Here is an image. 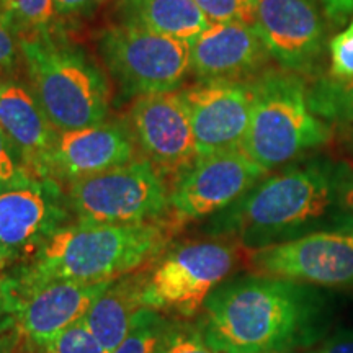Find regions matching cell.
<instances>
[{
	"label": "cell",
	"mask_w": 353,
	"mask_h": 353,
	"mask_svg": "<svg viewBox=\"0 0 353 353\" xmlns=\"http://www.w3.org/2000/svg\"><path fill=\"white\" fill-rule=\"evenodd\" d=\"M123 23L183 41H195L211 25L193 0H120Z\"/></svg>",
	"instance_id": "20"
},
{
	"label": "cell",
	"mask_w": 353,
	"mask_h": 353,
	"mask_svg": "<svg viewBox=\"0 0 353 353\" xmlns=\"http://www.w3.org/2000/svg\"><path fill=\"white\" fill-rule=\"evenodd\" d=\"M10 309H8V303L6 299V294H3L2 288H0V325L6 322L8 317H10Z\"/></svg>",
	"instance_id": "35"
},
{
	"label": "cell",
	"mask_w": 353,
	"mask_h": 353,
	"mask_svg": "<svg viewBox=\"0 0 353 353\" xmlns=\"http://www.w3.org/2000/svg\"><path fill=\"white\" fill-rule=\"evenodd\" d=\"M110 283L112 281L81 283L64 280L33 290L15 291L0 280V288L21 334L41 353L57 334L87 314Z\"/></svg>",
	"instance_id": "14"
},
{
	"label": "cell",
	"mask_w": 353,
	"mask_h": 353,
	"mask_svg": "<svg viewBox=\"0 0 353 353\" xmlns=\"http://www.w3.org/2000/svg\"><path fill=\"white\" fill-rule=\"evenodd\" d=\"M182 229L172 216L134 224L74 223L52 234L23 263L2 272L10 290H33L54 281H114L156 263Z\"/></svg>",
	"instance_id": "2"
},
{
	"label": "cell",
	"mask_w": 353,
	"mask_h": 353,
	"mask_svg": "<svg viewBox=\"0 0 353 353\" xmlns=\"http://www.w3.org/2000/svg\"><path fill=\"white\" fill-rule=\"evenodd\" d=\"M267 353H293V352H267Z\"/></svg>",
	"instance_id": "37"
},
{
	"label": "cell",
	"mask_w": 353,
	"mask_h": 353,
	"mask_svg": "<svg viewBox=\"0 0 353 353\" xmlns=\"http://www.w3.org/2000/svg\"><path fill=\"white\" fill-rule=\"evenodd\" d=\"M134 143L162 175L185 174L198 161L192 120L182 92L141 95L130 112Z\"/></svg>",
	"instance_id": "12"
},
{
	"label": "cell",
	"mask_w": 353,
	"mask_h": 353,
	"mask_svg": "<svg viewBox=\"0 0 353 353\" xmlns=\"http://www.w3.org/2000/svg\"><path fill=\"white\" fill-rule=\"evenodd\" d=\"M0 15L20 38L34 37L48 32L54 17V0H0Z\"/></svg>",
	"instance_id": "22"
},
{
	"label": "cell",
	"mask_w": 353,
	"mask_h": 353,
	"mask_svg": "<svg viewBox=\"0 0 353 353\" xmlns=\"http://www.w3.org/2000/svg\"><path fill=\"white\" fill-rule=\"evenodd\" d=\"M254 26L285 70L312 74L321 65L325 26L316 0H255Z\"/></svg>",
	"instance_id": "13"
},
{
	"label": "cell",
	"mask_w": 353,
	"mask_h": 353,
	"mask_svg": "<svg viewBox=\"0 0 353 353\" xmlns=\"http://www.w3.org/2000/svg\"><path fill=\"white\" fill-rule=\"evenodd\" d=\"M152 267L154 263L112 281L82 317L83 324L108 353L123 342L132 317L144 307V291Z\"/></svg>",
	"instance_id": "19"
},
{
	"label": "cell",
	"mask_w": 353,
	"mask_h": 353,
	"mask_svg": "<svg viewBox=\"0 0 353 353\" xmlns=\"http://www.w3.org/2000/svg\"><path fill=\"white\" fill-rule=\"evenodd\" d=\"M20 43H17L15 32L6 17L0 15V70L7 72L17 63Z\"/></svg>",
	"instance_id": "30"
},
{
	"label": "cell",
	"mask_w": 353,
	"mask_h": 353,
	"mask_svg": "<svg viewBox=\"0 0 353 353\" xmlns=\"http://www.w3.org/2000/svg\"><path fill=\"white\" fill-rule=\"evenodd\" d=\"M268 51L254 25L211 23L192 41V70L201 81H239L267 63Z\"/></svg>",
	"instance_id": "17"
},
{
	"label": "cell",
	"mask_w": 353,
	"mask_h": 353,
	"mask_svg": "<svg viewBox=\"0 0 353 353\" xmlns=\"http://www.w3.org/2000/svg\"><path fill=\"white\" fill-rule=\"evenodd\" d=\"M0 353H39L26 341L13 316L0 325Z\"/></svg>",
	"instance_id": "29"
},
{
	"label": "cell",
	"mask_w": 353,
	"mask_h": 353,
	"mask_svg": "<svg viewBox=\"0 0 353 353\" xmlns=\"http://www.w3.org/2000/svg\"><path fill=\"white\" fill-rule=\"evenodd\" d=\"M100 2L101 0H54V15H76Z\"/></svg>",
	"instance_id": "33"
},
{
	"label": "cell",
	"mask_w": 353,
	"mask_h": 353,
	"mask_svg": "<svg viewBox=\"0 0 353 353\" xmlns=\"http://www.w3.org/2000/svg\"><path fill=\"white\" fill-rule=\"evenodd\" d=\"M307 97L312 112L324 121L353 126V79L319 77L307 88Z\"/></svg>",
	"instance_id": "21"
},
{
	"label": "cell",
	"mask_w": 353,
	"mask_h": 353,
	"mask_svg": "<svg viewBox=\"0 0 353 353\" xmlns=\"http://www.w3.org/2000/svg\"><path fill=\"white\" fill-rule=\"evenodd\" d=\"M170 190L148 159L68 183L65 200L77 223L134 224L169 216Z\"/></svg>",
	"instance_id": "7"
},
{
	"label": "cell",
	"mask_w": 353,
	"mask_h": 353,
	"mask_svg": "<svg viewBox=\"0 0 353 353\" xmlns=\"http://www.w3.org/2000/svg\"><path fill=\"white\" fill-rule=\"evenodd\" d=\"M157 353H219L205 342L200 329L193 325L174 322L167 325Z\"/></svg>",
	"instance_id": "25"
},
{
	"label": "cell",
	"mask_w": 353,
	"mask_h": 353,
	"mask_svg": "<svg viewBox=\"0 0 353 353\" xmlns=\"http://www.w3.org/2000/svg\"><path fill=\"white\" fill-rule=\"evenodd\" d=\"M321 6L334 23H343L353 15V0H321Z\"/></svg>",
	"instance_id": "32"
},
{
	"label": "cell",
	"mask_w": 353,
	"mask_h": 353,
	"mask_svg": "<svg viewBox=\"0 0 353 353\" xmlns=\"http://www.w3.org/2000/svg\"><path fill=\"white\" fill-rule=\"evenodd\" d=\"M245 249L229 237L193 241L167 250L154 263L144 307L180 319L201 311L206 298L242 263Z\"/></svg>",
	"instance_id": "6"
},
{
	"label": "cell",
	"mask_w": 353,
	"mask_h": 353,
	"mask_svg": "<svg viewBox=\"0 0 353 353\" xmlns=\"http://www.w3.org/2000/svg\"><path fill=\"white\" fill-rule=\"evenodd\" d=\"M182 94L198 157L242 148L252 112V83L201 81Z\"/></svg>",
	"instance_id": "15"
},
{
	"label": "cell",
	"mask_w": 353,
	"mask_h": 353,
	"mask_svg": "<svg viewBox=\"0 0 353 353\" xmlns=\"http://www.w3.org/2000/svg\"><path fill=\"white\" fill-rule=\"evenodd\" d=\"M252 112L241 151L265 170L327 144L329 123L312 112L307 87L290 70H270L252 82Z\"/></svg>",
	"instance_id": "4"
},
{
	"label": "cell",
	"mask_w": 353,
	"mask_h": 353,
	"mask_svg": "<svg viewBox=\"0 0 353 353\" xmlns=\"http://www.w3.org/2000/svg\"><path fill=\"white\" fill-rule=\"evenodd\" d=\"M100 50L114 79L131 95L175 90L192 70V43L134 25L107 30Z\"/></svg>",
	"instance_id": "8"
},
{
	"label": "cell",
	"mask_w": 353,
	"mask_h": 353,
	"mask_svg": "<svg viewBox=\"0 0 353 353\" xmlns=\"http://www.w3.org/2000/svg\"><path fill=\"white\" fill-rule=\"evenodd\" d=\"M350 136H348V145H350V149L353 151V126L350 128Z\"/></svg>",
	"instance_id": "36"
},
{
	"label": "cell",
	"mask_w": 353,
	"mask_h": 353,
	"mask_svg": "<svg viewBox=\"0 0 353 353\" xmlns=\"http://www.w3.org/2000/svg\"><path fill=\"white\" fill-rule=\"evenodd\" d=\"M169 321L164 314L143 307L132 317L131 327L123 342L110 353H157Z\"/></svg>",
	"instance_id": "23"
},
{
	"label": "cell",
	"mask_w": 353,
	"mask_h": 353,
	"mask_svg": "<svg viewBox=\"0 0 353 353\" xmlns=\"http://www.w3.org/2000/svg\"><path fill=\"white\" fill-rule=\"evenodd\" d=\"M342 200H343V206L347 210L353 211V174L348 172L347 180H345V187H343V193H342Z\"/></svg>",
	"instance_id": "34"
},
{
	"label": "cell",
	"mask_w": 353,
	"mask_h": 353,
	"mask_svg": "<svg viewBox=\"0 0 353 353\" xmlns=\"http://www.w3.org/2000/svg\"><path fill=\"white\" fill-rule=\"evenodd\" d=\"M69 205L59 183L32 179L0 190V265L3 272L30 260L52 234L68 226Z\"/></svg>",
	"instance_id": "10"
},
{
	"label": "cell",
	"mask_w": 353,
	"mask_h": 353,
	"mask_svg": "<svg viewBox=\"0 0 353 353\" xmlns=\"http://www.w3.org/2000/svg\"><path fill=\"white\" fill-rule=\"evenodd\" d=\"M0 190H2V188H0Z\"/></svg>",
	"instance_id": "38"
},
{
	"label": "cell",
	"mask_w": 353,
	"mask_h": 353,
	"mask_svg": "<svg viewBox=\"0 0 353 353\" xmlns=\"http://www.w3.org/2000/svg\"><path fill=\"white\" fill-rule=\"evenodd\" d=\"M134 139L125 128L100 123L82 130L57 131L48 161V179L57 183L114 169L134 159Z\"/></svg>",
	"instance_id": "16"
},
{
	"label": "cell",
	"mask_w": 353,
	"mask_h": 353,
	"mask_svg": "<svg viewBox=\"0 0 353 353\" xmlns=\"http://www.w3.org/2000/svg\"><path fill=\"white\" fill-rule=\"evenodd\" d=\"M210 23L245 21L254 25L255 0H193Z\"/></svg>",
	"instance_id": "26"
},
{
	"label": "cell",
	"mask_w": 353,
	"mask_h": 353,
	"mask_svg": "<svg viewBox=\"0 0 353 353\" xmlns=\"http://www.w3.org/2000/svg\"><path fill=\"white\" fill-rule=\"evenodd\" d=\"M0 128L15 149L26 174L48 179V161L57 131L33 92L17 82H0Z\"/></svg>",
	"instance_id": "18"
},
{
	"label": "cell",
	"mask_w": 353,
	"mask_h": 353,
	"mask_svg": "<svg viewBox=\"0 0 353 353\" xmlns=\"http://www.w3.org/2000/svg\"><path fill=\"white\" fill-rule=\"evenodd\" d=\"M348 169L330 162H309L259 182L244 196L219 211L211 232L229 237L245 249L294 239L335 221L334 211L347 210L342 193Z\"/></svg>",
	"instance_id": "3"
},
{
	"label": "cell",
	"mask_w": 353,
	"mask_h": 353,
	"mask_svg": "<svg viewBox=\"0 0 353 353\" xmlns=\"http://www.w3.org/2000/svg\"><path fill=\"white\" fill-rule=\"evenodd\" d=\"M267 174L241 149L198 157L172 185L169 214L183 226L188 221L219 213Z\"/></svg>",
	"instance_id": "11"
},
{
	"label": "cell",
	"mask_w": 353,
	"mask_h": 353,
	"mask_svg": "<svg viewBox=\"0 0 353 353\" xmlns=\"http://www.w3.org/2000/svg\"><path fill=\"white\" fill-rule=\"evenodd\" d=\"M330 72L329 76L341 81L353 79V19L345 30L330 38Z\"/></svg>",
	"instance_id": "27"
},
{
	"label": "cell",
	"mask_w": 353,
	"mask_h": 353,
	"mask_svg": "<svg viewBox=\"0 0 353 353\" xmlns=\"http://www.w3.org/2000/svg\"><path fill=\"white\" fill-rule=\"evenodd\" d=\"M32 179L33 176L26 174L15 149L0 128V188L6 190L17 187V185L26 183Z\"/></svg>",
	"instance_id": "28"
},
{
	"label": "cell",
	"mask_w": 353,
	"mask_h": 353,
	"mask_svg": "<svg viewBox=\"0 0 353 353\" xmlns=\"http://www.w3.org/2000/svg\"><path fill=\"white\" fill-rule=\"evenodd\" d=\"M41 353H108L88 330L83 321L74 322L56 335Z\"/></svg>",
	"instance_id": "24"
},
{
	"label": "cell",
	"mask_w": 353,
	"mask_h": 353,
	"mask_svg": "<svg viewBox=\"0 0 353 353\" xmlns=\"http://www.w3.org/2000/svg\"><path fill=\"white\" fill-rule=\"evenodd\" d=\"M198 329L219 353L294 352L327 329V304L309 285L247 276L219 285L203 304Z\"/></svg>",
	"instance_id": "1"
},
{
	"label": "cell",
	"mask_w": 353,
	"mask_h": 353,
	"mask_svg": "<svg viewBox=\"0 0 353 353\" xmlns=\"http://www.w3.org/2000/svg\"><path fill=\"white\" fill-rule=\"evenodd\" d=\"M244 268L254 276L334 288L352 286L353 234L317 231L278 244L245 249Z\"/></svg>",
	"instance_id": "9"
},
{
	"label": "cell",
	"mask_w": 353,
	"mask_h": 353,
	"mask_svg": "<svg viewBox=\"0 0 353 353\" xmlns=\"http://www.w3.org/2000/svg\"><path fill=\"white\" fill-rule=\"evenodd\" d=\"M33 95L56 131L82 130L105 121L108 88L103 76L81 51L44 32L20 38Z\"/></svg>",
	"instance_id": "5"
},
{
	"label": "cell",
	"mask_w": 353,
	"mask_h": 353,
	"mask_svg": "<svg viewBox=\"0 0 353 353\" xmlns=\"http://www.w3.org/2000/svg\"><path fill=\"white\" fill-rule=\"evenodd\" d=\"M314 353H353V330H341L324 339Z\"/></svg>",
	"instance_id": "31"
}]
</instances>
